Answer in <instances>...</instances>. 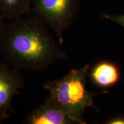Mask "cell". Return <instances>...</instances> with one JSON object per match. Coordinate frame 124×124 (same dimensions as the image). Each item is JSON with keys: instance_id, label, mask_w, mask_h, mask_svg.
<instances>
[{"instance_id": "6da1fadb", "label": "cell", "mask_w": 124, "mask_h": 124, "mask_svg": "<svg viewBox=\"0 0 124 124\" xmlns=\"http://www.w3.org/2000/svg\"><path fill=\"white\" fill-rule=\"evenodd\" d=\"M0 51L6 63L18 70L43 71L65 58L46 25L35 16L5 24Z\"/></svg>"}, {"instance_id": "7a4b0ae2", "label": "cell", "mask_w": 124, "mask_h": 124, "mask_svg": "<svg viewBox=\"0 0 124 124\" xmlns=\"http://www.w3.org/2000/svg\"><path fill=\"white\" fill-rule=\"evenodd\" d=\"M89 71L87 64L79 69L71 70L60 79L49 80L44 85L49 98L78 124H86L82 114L86 108L91 107L99 111L93 102L96 93L86 89Z\"/></svg>"}, {"instance_id": "3957f363", "label": "cell", "mask_w": 124, "mask_h": 124, "mask_svg": "<svg viewBox=\"0 0 124 124\" xmlns=\"http://www.w3.org/2000/svg\"><path fill=\"white\" fill-rule=\"evenodd\" d=\"M80 0H34L33 13L54 31L60 44L64 31L73 23Z\"/></svg>"}, {"instance_id": "277c9868", "label": "cell", "mask_w": 124, "mask_h": 124, "mask_svg": "<svg viewBox=\"0 0 124 124\" xmlns=\"http://www.w3.org/2000/svg\"><path fill=\"white\" fill-rule=\"evenodd\" d=\"M10 66L7 63H0V119L8 117L12 100L24 85L18 70Z\"/></svg>"}, {"instance_id": "5b68a950", "label": "cell", "mask_w": 124, "mask_h": 124, "mask_svg": "<svg viewBox=\"0 0 124 124\" xmlns=\"http://www.w3.org/2000/svg\"><path fill=\"white\" fill-rule=\"evenodd\" d=\"M26 124H75L77 121L63 112L49 98L29 113Z\"/></svg>"}, {"instance_id": "8992f818", "label": "cell", "mask_w": 124, "mask_h": 124, "mask_svg": "<svg viewBox=\"0 0 124 124\" xmlns=\"http://www.w3.org/2000/svg\"><path fill=\"white\" fill-rule=\"evenodd\" d=\"M91 82L101 88H108L117 84L120 79L119 67L110 62L102 61L96 64L89 73Z\"/></svg>"}, {"instance_id": "52a82bcc", "label": "cell", "mask_w": 124, "mask_h": 124, "mask_svg": "<svg viewBox=\"0 0 124 124\" xmlns=\"http://www.w3.org/2000/svg\"><path fill=\"white\" fill-rule=\"evenodd\" d=\"M30 0H0V15L9 20L22 17L29 11Z\"/></svg>"}, {"instance_id": "ba28073f", "label": "cell", "mask_w": 124, "mask_h": 124, "mask_svg": "<svg viewBox=\"0 0 124 124\" xmlns=\"http://www.w3.org/2000/svg\"><path fill=\"white\" fill-rule=\"evenodd\" d=\"M102 18L105 19L110 20L111 21L116 23V24L120 25L124 28V15H102Z\"/></svg>"}, {"instance_id": "9c48e42d", "label": "cell", "mask_w": 124, "mask_h": 124, "mask_svg": "<svg viewBox=\"0 0 124 124\" xmlns=\"http://www.w3.org/2000/svg\"><path fill=\"white\" fill-rule=\"evenodd\" d=\"M106 124H124V117H117L108 120Z\"/></svg>"}, {"instance_id": "30bf717a", "label": "cell", "mask_w": 124, "mask_h": 124, "mask_svg": "<svg viewBox=\"0 0 124 124\" xmlns=\"http://www.w3.org/2000/svg\"><path fill=\"white\" fill-rule=\"evenodd\" d=\"M4 17L0 15V38H1V33H2L3 28H4L5 24L4 21Z\"/></svg>"}]
</instances>
